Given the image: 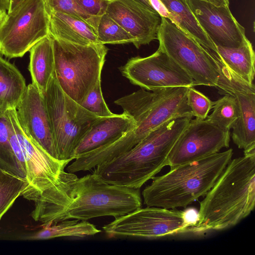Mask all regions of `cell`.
<instances>
[{
  "instance_id": "23",
  "label": "cell",
  "mask_w": 255,
  "mask_h": 255,
  "mask_svg": "<svg viewBox=\"0 0 255 255\" xmlns=\"http://www.w3.org/2000/svg\"><path fill=\"white\" fill-rule=\"evenodd\" d=\"M217 48L221 59L228 67L246 82L253 84L255 54L249 39L237 48L217 46Z\"/></svg>"
},
{
  "instance_id": "3",
  "label": "cell",
  "mask_w": 255,
  "mask_h": 255,
  "mask_svg": "<svg viewBox=\"0 0 255 255\" xmlns=\"http://www.w3.org/2000/svg\"><path fill=\"white\" fill-rule=\"evenodd\" d=\"M191 119L167 121L128 152L97 166L92 173L109 184L139 189L166 166L171 148Z\"/></svg>"
},
{
  "instance_id": "40",
  "label": "cell",
  "mask_w": 255,
  "mask_h": 255,
  "mask_svg": "<svg viewBox=\"0 0 255 255\" xmlns=\"http://www.w3.org/2000/svg\"><path fill=\"white\" fill-rule=\"evenodd\" d=\"M6 15V11L0 10V26L5 18Z\"/></svg>"
},
{
  "instance_id": "7",
  "label": "cell",
  "mask_w": 255,
  "mask_h": 255,
  "mask_svg": "<svg viewBox=\"0 0 255 255\" xmlns=\"http://www.w3.org/2000/svg\"><path fill=\"white\" fill-rule=\"evenodd\" d=\"M43 97L57 159L72 160L79 142L100 117L83 108L63 91L55 71Z\"/></svg>"
},
{
  "instance_id": "26",
  "label": "cell",
  "mask_w": 255,
  "mask_h": 255,
  "mask_svg": "<svg viewBox=\"0 0 255 255\" xmlns=\"http://www.w3.org/2000/svg\"><path fill=\"white\" fill-rule=\"evenodd\" d=\"M27 184L26 179L0 168V220Z\"/></svg>"
},
{
  "instance_id": "15",
  "label": "cell",
  "mask_w": 255,
  "mask_h": 255,
  "mask_svg": "<svg viewBox=\"0 0 255 255\" xmlns=\"http://www.w3.org/2000/svg\"><path fill=\"white\" fill-rule=\"evenodd\" d=\"M16 112L25 134L50 155L57 159L43 96L32 83L27 86Z\"/></svg>"
},
{
  "instance_id": "4",
  "label": "cell",
  "mask_w": 255,
  "mask_h": 255,
  "mask_svg": "<svg viewBox=\"0 0 255 255\" xmlns=\"http://www.w3.org/2000/svg\"><path fill=\"white\" fill-rule=\"evenodd\" d=\"M233 154L230 148L155 176L142 192L144 204L166 209L187 207L210 190Z\"/></svg>"
},
{
  "instance_id": "22",
  "label": "cell",
  "mask_w": 255,
  "mask_h": 255,
  "mask_svg": "<svg viewBox=\"0 0 255 255\" xmlns=\"http://www.w3.org/2000/svg\"><path fill=\"white\" fill-rule=\"evenodd\" d=\"M26 87L18 69L0 56V111L16 109Z\"/></svg>"
},
{
  "instance_id": "37",
  "label": "cell",
  "mask_w": 255,
  "mask_h": 255,
  "mask_svg": "<svg viewBox=\"0 0 255 255\" xmlns=\"http://www.w3.org/2000/svg\"><path fill=\"white\" fill-rule=\"evenodd\" d=\"M211 2L215 5L223 6H229V0H204Z\"/></svg>"
},
{
  "instance_id": "24",
  "label": "cell",
  "mask_w": 255,
  "mask_h": 255,
  "mask_svg": "<svg viewBox=\"0 0 255 255\" xmlns=\"http://www.w3.org/2000/svg\"><path fill=\"white\" fill-rule=\"evenodd\" d=\"M41 230L29 237L32 240H46L58 237H84L101 232L95 225L87 221L78 219L65 220L42 226Z\"/></svg>"
},
{
  "instance_id": "17",
  "label": "cell",
  "mask_w": 255,
  "mask_h": 255,
  "mask_svg": "<svg viewBox=\"0 0 255 255\" xmlns=\"http://www.w3.org/2000/svg\"><path fill=\"white\" fill-rule=\"evenodd\" d=\"M135 127L134 120L124 112L99 118L77 146L74 159L115 141Z\"/></svg>"
},
{
  "instance_id": "36",
  "label": "cell",
  "mask_w": 255,
  "mask_h": 255,
  "mask_svg": "<svg viewBox=\"0 0 255 255\" xmlns=\"http://www.w3.org/2000/svg\"><path fill=\"white\" fill-rule=\"evenodd\" d=\"M143 7L151 10L155 11L151 6L149 0H132Z\"/></svg>"
},
{
  "instance_id": "16",
  "label": "cell",
  "mask_w": 255,
  "mask_h": 255,
  "mask_svg": "<svg viewBox=\"0 0 255 255\" xmlns=\"http://www.w3.org/2000/svg\"><path fill=\"white\" fill-rule=\"evenodd\" d=\"M106 13L135 39L136 48L157 39L161 16L132 0H108Z\"/></svg>"
},
{
  "instance_id": "19",
  "label": "cell",
  "mask_w": 255,
  "mask_h": 255,
  "mask_svg": "<svg viewBox=\"0 0 255 255\" xmlns=\"http://www.w3.org/2000/svg\"><path fill=\"white\" fill-rule=\"evenodd\" d=\"M239 116L233 125L232 138L244 154L255 152V93H237Z\"/></svg>"
},
{
  "instance_id": "21",
  "label": "cell",
  "mask_w": 255,
  "mask_h": 255,
  "mask_svg": "<svg viewBox=\"0 0 255 255\" xmlns=\"http://www.w3.org/2000/svg\"><path fill=\"white\" fill-rule=\"evenodd\" d=\"M171 14V22L207 50L218 53L217 46L199 25L185 0H160Z\"/></svg>"
},
{
  "instance_id": "38",
  "label": "cell",
  "mask_w": 255,
  "mask_h": 255,
  "mask_svg": "<svg viewBox=\"0 0 255 255\" xmlns=\"http://www.w3.org/2000/svg\"><path fill=\"white\" fill-rule=\"evenodd\" d=\"M24 0H9V6L7 12H10L15 9Z\"/></svg>"
},
{
  "instance_id": "39",
  "label": "cell",
  "mask_w": 255,
  "mask_h": 255,
  "mask_svg": "<svg viewBox=\"0 0 255 255\" xmlns=\"http://www.w3.org/2000/svg\"><path fill=\"white\" fill-rule=\"evenodd\" d=\"M9 6V0H0V10L7 11Z\"/></svg>"
},
{
  "instance_id": "27",
  "label": "cell",
  "mask_w": 255,
  "mask_h": 255,
  "mask_svg": "<svg viewBox=\"0 0 255 255\" xmlns=\"http://www.w3.org/2000/svg\"><path fill=\"white\" fill-rule=\"evenodd\" d=\"M0 168L26 179L10 142V130L4 112L0 111Z\"/></svg>"
},
{
  "instance_id": "28",
  "label": "cell",
  "mask_w": 255,
  "mask_h": 255,
  "mask_svg": "<svg viewBox=\"0 0 255 255\" xmlns=\"http://www.w3.org/2000/svg\"><path fill=\"white\" fill-rule=\"evenodd\" d=\"M212 109V113L206 119L224 130H230L239 116L235 98L232 95H225L214 102Z\"/></svg>"
},
{
  "instance_id": "20",
  "label": "cell",
  "mask_w": 255,
  "mask_h": 255,
  "mask_svg": "<svg viewBox=\"0 0 255 255\" xmlns=\"http://www.w3.org/2000/svg\"><path fill=\"white\" fill-rule=\"evenodd\" d=\"M29 51V70L32 83L43 96L55 71L53 47L51 36L48 35L42 39Z\"/></svg>"
},
{
  "instance_id": "33",
  "label": "cell",
  "mask_w": 255,
  "mask_h": 255,
  "mask_svg": "<svg viewBox=\"0 0 255 255\" xmlns=\"http://www.w3.org/2000/svg\"><path fill=\"white\" fill-rule=\"evenodd\" d=\"M79 6L89 16L99 18L106 11L108 0H76Z\"/></svg>"
},
{
  "instance_id": "14",
  "label": "cell",
  "mask_w": 255,
  "mask_h": 255,
  "mask_svg": "<svg viewBox=\"0 0 255 255\" xmlns=\"http://www.w3.org/2000/svg\"><path fill=\"white\" fill-rule=\"evenodd\" d=\"M191 12L216 46L237 48L248 39L245 28L229 6H218L204 0H185Z\"/></svg>"
},
{
  "instance_id": "10",
  "label": "cell",
  "mask_w": 255,
  "mask_h": 255,
  "mask_svg": "<svg viewBox=\"0 0 255 255\" xmlns=\"http://www.w3.org/2000/svg\"><path fill=\"white\" fill-rule=\"evenodd\" d=\"M49 17L43 0H24L7 12L0 26V54L22 57L49 35Z\"/></svg>"
},
{
  "instance_id": "9",
  "label": "cell",
  "mask_w": 255,
  "mask_h": 255,
  "mask_svg": "<svg viewBox=\"0 0 255 255\" xmlns=\"http://www.w3.org/2000/svg\"><path fill=\"white\" fill-rule=\"evenodd\" d=\"M161 19L158 49L192 79L195 86L216 87L219 73L210 51L168 19Z\"/></svg>"
},
{
  "instance_id": "34",
  "label": "cell",
  "mask_w": 255,
  "mask_h": 255,
  "mask_svg": "<svg viewBox=\"0 0 255 255\" xmlns=\"http://www.w3.org/2000/svg\"><path fill=\"white\" fill-rule=\"evenodd\" d=\"M185 219L188 225L187 232L189 229L195 226L198 221V211L194 208H188L184 211Z\"/></svg>"
},
{
  "instance_id": "35",
  "label": "cell",
  "mask_w": 255,
  "mask_h": 255,
  "mask_svg": "<svg viewBox=\"0 0 255 255\" xmlns=\"http://www.w3.org/2000/svg\"><path fill=\"white\" fill-rule=\"evenodd\" d=\"M153 9L161 17H165L171 21L172 16L160 0H149Z\"/></svg>"
},
{
  "instance_id": "29",
  "label": "cell",
  "mask_w": 255,
  "mask_h": 255,
  "mask_svg": "<svg viewBox=\"0 0 255 255\" xmlns=\"http://www.w3.org/2000/svg\"><path fill=\"white\" fill-rule=\"evenodd\" d=\"M95 32L102 44L134 43V38L116 21L105 13L99 18Z\"/></svg>"
},
{
  "instance_id": "12",
  "label": "cell",
  "mask_w": 255,
  "mask_h": 255,
  "mask_svg": "<svg viewBox=\"0 0 255 255\" xmlns=\"http://www.w3.org/2000/svg\"><path fill=\"white\" fill-rule=\"evenodd\" d=\"M230 130L206 119H191L180 134L167 158L170 169L220 152L229 146Z\"/></svg>"
},
{
  "instance_id": "2",
  "label": "cell",
  "mask_w": 255,
  "mask_h": 255,
  "mask_svg": "<svg viewBox=\"0 0 255 255\" xmlns=\"http://www.w3.org/2000/svg\"><path fill=\"white\" fill-rule=\"evenodd\" d=\"M255 205V153L231 160L200 203L199 219L188 233L203 234L232 227Z\"/></svg>"
},
{
  "instance_id": "32",
  "label": "cell",
  "mask_w": 255,
  "mask_h": 255,
  "mask_svg": "<svg viewBox=\"0 0 255 255\" xmlns=\"http://www.w3.org/2000/svg\"><path fill=\"white\" fill-rule=\"evenodd\" d=\"M187 100L193 116L200 120L206 119L214 104V102L193 87H189Z\"/></svg>"
},
{
  "instance_id": "31",
  "label": "cell",
  "mask_w": 255,
  "mask_h": 255,
  "mask_svg": "<svg viewBox=\"0 0 255 255\" xmlns=\"http://www.w3.org/2000/svg\"><path fill=\"white\" fill-rule=\"evenodd\" d=\"M80 105L99 117H109L114 114L104 100L101 88V79L98 81Z\"/></svg>"
},
{
  "instance_id": "25",
  "label": "cell",
  "mask_w": 255,
  "mask_h": 255,
  "mask_svg": "<svg viewBox=\"0 0 255 255\" xmlns=\"http://www.w3.org/2000/svg\"><path fill=\"white\" fill-rule=\"evenodd\" d=\"M219 73L217 88L221 95H233L237 93H255L254 84H249L239 77L224 63L219 55L210 52Z\"/></svg>"
},
{
  "instance_id": "18",
  "label": "cell",
  "mask_w": 255,
  "mask_h": 255,
  "mask_svg": "<svg viewBox=\"0 0 255 255\" xmlns=\"http://www.w3.org/2000/svg\"><path fill=\"white\" fill-rule=\"evenodd\" d=\"M48 14L51 37L81 45L100 43L93 27L83 19L57 12Z\"/></svg>"
},
{
  "instance_id": "1",
  "label": "cell",
  "mask_w": 255,
  "mask_h": 255,
  "mask_svg": "<svg viewBox=\"0 0 255 255\" xmlns=\"http://www.w3.org/2000/svg\"><path fill=\"white\" fill-rule=\"evenodd\" d=\"M22 195L34 202L31 216L42 226L67 219L116 218L142 206L139 189L109 184L93 173L78 178L64 171L52 187Z\"/></svg>"
},
{
  "instance_id": "5",
  "label": "cell",
  "mask_w": 255,
  "mask_h": 255,
  "mask_svg": "<svg viewBox=\"0 0 255 255\" xmlns=\"http://www.w3.org/2000/svg\"><path fill=\"white\" fill-rule=\"evenodd\" d=\"M188 87H160L151 92L141 89L114 101L135 121L136 127L124 135L134 147L149 133L167 121L193 118L187 100Z\"/></svg>"
},
{
  "instance_id": "30",
  "label": "cell",
  "mask_w": 255,
  "mask_h": 255,
  "mask_svg": "<svg viewBox=\"0 0 255 255\" xmlns=\"http://www.w3.org/2000/svg\"><path fill=\"white\" fill-rule=\"evenodd\" d=\"M48 13L57 12L79 17L91 25L95 31L99 18L88 15L79 6L76 0H43Z\"/></svg>"
},
{
  "instance_id": "8",
  "label": "cell",
  "mask_w": 255,
  "mask_h": 255,
  "mask_svg": "<svg viewBox=\"0 0 255 255\" xmlns=\"http://www.w3.org/2000/svg\"><path fill=\"white\" fill-rule=\"evenodd\" d=\"M4 113L9 127L12 149L28 183L22 193H40L58 184L61 174L72 160L55 158L32 140L21 128L16 109Z\"/></svg>"
},
{
  "instance_id": "6",
  "label": "cell",
  "mask_w": 255,
  "mask_h": 255,
  "mask_svg": "<svg viewBox=\"0 0 255 255\" xmlns=\"http://www.w3.org/2000/svg\"><path fill=\"white\" fill-rule=\"evenodd\" d=\"M51 37L57 82L80 105L101 79L108 48L101 43L81 45Z\"/></svg>"
},
{
  "instance_id": "13",
  "label": "cell",
  "mask_w": 255,
  "mask_h": 255,
  "mask_svg": "<svg viewBox=\"0 0 255 255\" xmlns=\"http://www.w3.org/2000/svg\"><path fill=\"white\" fill-rule=\"evenodd\" d=\"M119 69L131 83L148 91L160 87L195 86L192 79L158 48L148 56L129 59Z\"/></svg>"
},
{
  "instance_id": "11",
  "label": "cell",
  "mask_w": 255,
  "mask_h": 255,
  "mask_svg": "<svg viewBox=\"0 0 255 255\" xmlns=\"http://www.w3.org/2000/svg\"><path fill=\"white\" fill-rule=\"evenodd\" d=\"M184 211L156 207L139 208L103 226L110 237L155 238L187 232Z\"/></svg>"
}]
</instances>
